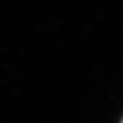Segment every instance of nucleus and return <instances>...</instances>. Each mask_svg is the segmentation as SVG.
<instances>
[{
  "label": "nucleus",
  "instance_id": "f257e3e1",
  "mask_svg": "<svg viewBox=\"0 0 123 123\" xmlns=\"http://www.w3.org/2000/svg\"><path fill=\"white\" fill-rule=\"evenodd\" d=\"M121 123H123V120H122V122H121Z\"/></svg>",
  "mask_w": 123,
  "mask_h": 123
}]
</instances>
